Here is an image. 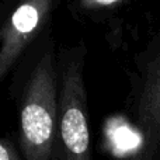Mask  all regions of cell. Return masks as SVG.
Returning <instances> with one entry per match:
<instances>
[{
  "mask_svg": "<svg viewBox=\"0 0 160 160\" xmlns=\"http://www.w3.org/2000/svg\"><path fill=\"white\" fill-rule=\"evenodd\" d=\"M59 133V94L52 49L42 52L20 100V145L25 160H49Z\"/></svg>",
  "mask_w": 160,
  "mask_h": 160,
  "instance_id": "6da1fadb",
  "label": "cell"
},
{
  "mask_svg": "<svg viewBox=\"0 0 160 160\" xmlns=\"http://www.w3.org/2000/svg\"><path fill=\"white\" fill-rule=\"evenodd\" d=\"M83 45L62 53L59 83V138L65 160H91Z\"/></svg>",
  "mask_w": 160,
  "mask_h": 160,
  "instance_id": "7a4b0ae2",
  "label": "cell"
},
{
  "mask_svg": "<svg viewBox=\"0 0 160 160\" xmlns=\"http://www.w3.org/2000/svg\"><path fill=\"white\" fill-rule=\"evenodd\" d=\"M53 0H18L0 30V80L11 72L28 45L45 28Z\"/></svg>",
  "mask_w": 160,
  "mask_h": 160,
  "instance_id": "3957f363",
  "label": "cell"
},
{
  "mask_svg": "<svg viewBox=\"0 0 160 160\" xmlns=\"http://www.w3.org/2000/svg\"><path fill=\"white\" fill-rule=\"evenodd\" d=\"M135 112L145 133L160 138V53L142 72Z\"/></svg>",
  "mask_w": 160,
  "mask_h": 160,
  "instance_id": "277c9868",
  "label": "cell"
},
{
  "mask_svg": "<svg viewBox=\"0 0 160 160\" xmlns=\"http://www.w3.org/2000/svg\"><path fill=\"white\" fill-rule=\"evenodd\" d=\"M76 6L82 13L86 14H97L110 11L121 6L125 0H75Z\"/></svg>",
  "mask_w": 160,
  "mask_h": 160,
  "instance_id": "5b68a950",
  "label": "cell"
},
{
  "mask_svg": "<svg viewBox=\"0 0 160 160\" xmlns=\"http://www.w3.org/2000/svg\"><path fill=\"white\" fill-rule=\"evenodd\" d=\"M146 142H145L142 150L136 156L135 160H159L160 156V138L150 133H145Z\"/></svg>",
  "mask_w": 160,
  "mask_h": 160,
  "instance_id": "8992f818",
  "label": "cell"
},
{
  "mask_svg": "<svg viewBox=\"0 0 160 160\" xmlns=\"http://www.w3.org/2000/svg\"><path fill=\"white\" fill-rule=\"evenodd\" d=\"M0 160H21L10 138H3L0 143Z\"/></svg>",
  "mask_w": 160,
  "mask_h": 160,
  "instance_id": "52a82bcc",
  "label": "cell"
}]
</instances>
